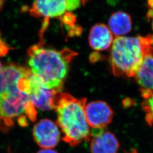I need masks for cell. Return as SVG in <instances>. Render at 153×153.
I'll list each match as a JSON object with an SVG mask.
<instances>
[{"mask_svg":"<svg viewBox=\"0 0 153 153\" xmlns=\"http://www.w3.org/2000/svg\"><path fill=\"white\" fill-rule=\"evenodd\" d=\"M46 29L42 27L40 42L27 50L28 68L45 87L61 91L69 63L76 53L70 49L57 51L44 47L43 35Z\"/></svg>","mask_w":153,"mask_h":153,"instance_id":"cell-1","label":"cell"},{"mask_svg":"<svg viewBox=\"0 0 153 153\" xmlns=\"http://www.w3.org/2000/svg\"><path fill=\"white\" fill-rule=\"evenodd\" d=\"M86 104V99H77L61 91L57 100V123L64 134L62 140L73 147L90 141L91 137L85 114Z\"/></svg>","mask_w":153,"mask_h":153,"instance_id":"cell-2","label":"cell"},{"mask_svg":"<svg viewBox=\"0 0 153 153\" xmlns=\"http://www.w3.org/2000/svg\"><path fill=\"white\" fill-rule=\"evenodd\" d=\"M153 47V35L116 37L111 46L109 61L114 74L133 77Z\"/></svg>","mask_w":153,"mask_h":153,"instance_id":"cell-3","label":"cell"},{"mask_svg":"<svg viewBox=\"0 0 153 153\" xmlns=\"http://www.w3.org/2000/svg\"><path fill=\"white\" fill-rule=\"evenodd\" d=\"M30 76L19 86L0 94V130L7 133L16 120L22 127L36 119L37 112L29 99Z\"/></svg>","mask_w":153,"mask_h":153,"instance_id":"cell-4","label":"cell"},{"mask_svg":"<svg viewBox=\"0 0 153 153\" xmlns=\"http://www.w3.org/2000/svg\"><path fill=\"white\" fill-rule=\"evenodd\" d=\"M81 5L80 0H35L29 13L36 18L49 20L61 17L67 11H73Z\"/></svg>","mask_w":153,"mask_h":153,"instance_id":"cell-5","label":"cell"},{"mask_svg":"<svg viewBox=\"0 0 153 153\" xmlns=\"http://www.w3.org/2000/svg\"><path fill=\"white\" fill-rule=\"evenodd\" d=\"M60 92L45 87L31 73L28 95L30 102L35 108L43 111L55 109Z\"/></svg>","mask_w":153,"mask_h":153,"instance_id":"cell-6","label":"cell"},{"mask_svg":"<svg viewBox=\"0 0 153 153\" xmlns=\"http://www.w3.org/2000/svg\"><path fill=\"white\" fill-rule=\"evenodd\" d=\"M33 138L43 149H53L59 143L61 134L53 121L45 119L38 121L33 128Z\"/></svg>","mask_w":153,"mask_h":153,"instance_id":"cell-7","label":"cell"},{"mask_svg":"<svg viewBox=\"0 0 153 153\" xmlns=\"http://www.w3.org/2000/svg\"><path fill=\"white\" fill-rule=\"evenodd\" d=\"M88 124L92 129H104L112 120L113 111L106 102L93 101L85 105Z\"/></svg>","mask_w":153,"mask_h":153,"instance_id":"cell-8","label":"cell"},{"mask_svg":"<svg viewBox=\"0 0 153 153\" xmlns=\"http://www.w3.org/2000/svg\"><path fill=\"white\" fill-rule=\"evenodd\" d=\"M91 153H117L120 143L115 134L104 129L91 130Z\"/></svg>","mask_w":153,"mask_h":153,"instance_id":"cell-9","label":"cell"},{"mask_svg":"<svg viewBox=\"0 0 153 153\" xmlns=\"http://www.w3.org/2000/svg\"><path fill=\"white\" fill-rule=\"evenodd\" d=\"M31 73L28 68L9 64L2 68L0 74V94L18 86L23 79Z\"/></svg>","mask_w":153,"mask_h":153,"instance_id":"cell-10","label":"cell"},{"mask_svg":"<svg viewBox=\"0 0 153 153\" xmlns=\"http://www.w3.org/2000/svg\"><path fill=\"white\" fill-rule=\"evenodd\" d=\"M134 77L141 88V94L153 91V47L145 56Z\"/></svg>","mask_w":153,"mask_h":153,"instance_id":"cell-11","label":"cell"},{"mask_svg":"<svg viewBox=\"0 0 153 153\" xmlns=\"http://www.w3.org/2000/svg\"><path fill=\"white\" fill-rule=\"evenodd\" d=\"M114 39L109 27L102 23L96 24L90 30L88 41L95 51H104L111 47Z\"/></svg>","mask_w":153,"mask_h":153,"instance_id":"cell-12","label":"cell"},{"mask_svg":"<svg viewBox=\"0 0 153 153\" xmlns=\"http://www.w3.org/2000/svg\"><path fill=\"white\" fill-rule=\"evenodd\" d=\"M108 25L109 30L116 37L124 36L131 31V17L124 11L115 12L110 16Z\"/></svg>","mask_w":153,"mask_h":153,"instance_id":"cell-13","label":"cell"},{"mask_svg":"<svg viewBox=\"0 0 153 153\" xmlns=\"http://www.w3.org/2000/svg\"><path fill=\"white\" fill-rule=\"evenodd\" d=\"M141 95L143 98L142 106L145 113V119L148 124L153 128V91Z\"/></svg>","mask_w":153,"mask_h":153,"instance_id":"cell-14","label":"cell"},{"mask_svg":"<svg viewBox=\"0 0 153 153\" xmlns=\"http://www.w3.org/2000/svg\"><path fill=\"white\" fill-rule=\"evenodd\" d=\"M9 51V47L0 38V56H4Z\"/></svg>","mask_w":153,"mask_h":153,"instance_id":"cell-15","label":"cell"},{"mask_svg":"<svg viewBox=\"0 0 153 153\" xmlns=\"http://www.w3.org/2000/svg\"><path fill=\"white\" fill-rule=\"evenodd\" d=\"M36 153H58L56 151L51 149H43L38 151Z\"/></svg>","mask_w":153,"mask_h":153,"instance_id":"cell-16","label":"cell"},{"mask_svg":"<svg viewBox=\"0 0 153 153\" xmlns=\"http://www.w3.org/2000/svg\"><path fill=\"white\" fill-rule=\"evenodd\" d=\"M146 18L148 19H152V27L153 28V9H150L148 11Z\"/></svg>","mask_w":153,"mask_h":153,"instance_id":"cell-17","label":"cell"},{"mask_svg":"<svg viewBox=\"0 0 153 153\" xmlns=\"http://www.w3.org/2000/svg\"><path fill=\"white\" fill-rule=\"evenodd\" d=\"M5 2V0H0V10H1L3 8Z\"/></svg>","mask_w":153,"mask_h":153,"instance_id":"cell-18","label":"cell"},{"mask_svg":"<svg viewBox=\"0 0 153 153\" xmlns=\"http://www.w3.org/2000/svg\"><path fill=\"white\" fill-rule=\"evenodd\" d=\"M89 0H80L81 2V5H85L86 4V3L88 2Z\"/></svg>","mask_w":153,"mask_h":153,"instance_id":"cell-19","label":"cell"},{"mask_svg":"<svg viewBox=\"0 0 153 153\" xmlns=\"http://www.w3.org/2000/svg\"><path fill=\"white\" fill-rule=\"evenodd\" d=\"M139 153L137 151V150H136V149H132L131 150L130 152H127V153Z\"/></svg>","mask_w":153,"mask_h":153,"instance_id":"cell-20","label":"cell"},{"mask_svg":"<svg viewBox=\"0 0 153 153\" xmlns=\"http://www.w3.org/2000/svg\"><path fill=\"white\" fill-rule=\"evenodd\" d=\"M2 64H1V61H0V74H1V72L2 71Z\"/></svg>","mask_w":153,"mask_h":153,"instance_id":"cell-21","label":"cell"}]
</instances>
